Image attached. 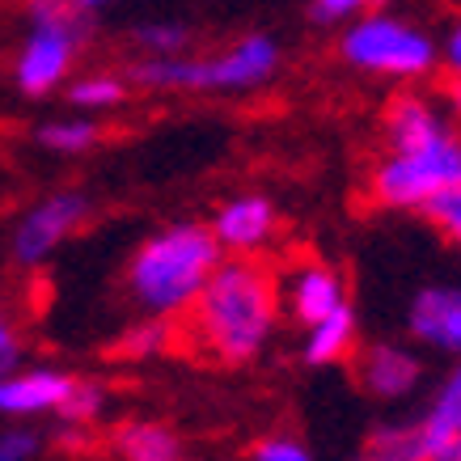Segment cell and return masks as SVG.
<instances>
[{"mask_svg": "<svg viewBox=\"0 0 461 461\" xmlns=\"http://www.w3.org/2000/svg\"><path fill=\"white\" fill-rule=\"evenodd\" d=\"M461 182V136L420 94H398L385 111V157L373 169L368 195L377 208L420 212Z\"/></svg>", "mask_w": 461, "mask_h": 461, "instance_id": "1", "label": "cell"}, {"mask_svg": "<svg viewBox=\"0 0 461 461\" xmlns=\"http://www.w3.org/2000/svg\"><path fill=\"white\" fill-rule=\"evenodd\" d=\"M182 318L212 360L250 364L280 321V280L250 254L221 258Z\"/></svg>", "mask_w": 461, "mask_h": 461, "instance_id": "2", "label": "cell"}, {"mask_svg": "<svg viewBox=\"0 0 461 461\" xmlns=\"http://www.w3.org/2000/svg\"><path fill=\"white\" fill-rule=\"evenodd\" d=\"M224 258L212 224L178 221L144 241L127 263V296L144 318H182L195 305L199 288L208 284L216 263Z\"/></svg>", "mask_w": 461, "mask_h": 461, "instance_id": "3", "label": "cell"}, {"mask_svg": "<svg viewBox=\"0 0 461 461\" xmlns=\"http://www.w3.org/2000/svg\"><path fill=\"white\" fill-rule=\"evenodd\" d=\"M280 72V42L271 34H241L216 56H140L127 68V85L178 89V94H246Z\"/></svg>", "mask_w": 461, "mask_h": 461, "instance_id": "4", "label": "cell"}, {"mask_svg": "<svg viewBox=\"0 0 461 461\" xmlns=\"http://www.w3.org/2000/svg\"><path fill=\"white\" fill-rule=\"evenodd\" d=\"M30 34L17 51L14 81L26 98H47L68 81L72 64L89 39V14L77 0H30Z\"/></svg>", "mask_w": 461, "mask_h": 461, "instance_id": "5", "label": "cell"}, {"mask_svg": "<svg viewBox=\"0 0 461 461\" xmlns=\"http://www.w3.org/2000/svg\"><path fill=\"white\" fill-rule=\"evenodd\" d=\"M339 56L351 68L373 72V77H398V81H415L436 68V42L411 22L368 9V17H351L343 39H339Z\"/></svg>", "mask_w": 461, "mask_h": 461, "instance_id": "6", "label": "cell"}, {"mask_svg": "<svg viewBox=\"0 0 461 461\" xmlns=\"http://www.w3.org/2000/svg\"><path fill=\"white\" fill-rule=\"evenodd\" d=\"M89 221V199L81 191H56L17 221L14 229V263L42 267L64 241Z\"/></svg>", "mask_w": 461, "mask_h": 461, "instance_id": "7", "label": "cell"}, {"mask_svg": "<svg viewBox=\"0 0 461 461\" xmlns=\"http://www.w3.org/2000/svg\"><path fill=\"white\" fill-rule=\"evenodd\" d=\"M406 330L415 343L461 360V284H428L406 305Z\"/></svg>", "mask_w": 461, "mask_h": 461, "instance_id": "8", "label": "cell"}, {"mask_svg": "<svg viewBox=\"0 0 461 461\" xmlns=\"http://www.w3.org/2000/svg\"><path fill=\"white\" fill-rule=\"evenodd\" d=\"M77 377L59 368H14L0 377V415L30 420V415H56L72 393Z\"/></svg>", "mask_w": 461, "mask_h": 461, "instance_id": "9", "label": "cell"}, {"mask_svg": "<svg viewBox=\"0 0 461 461\" xmlns=\"http://www.w3.org/2000/svg\"><path fill=\"white\" fill-rule=\"evenodd\" d=\"M356 377H360V385L373 393V398L398 402V398H406V393L420 385L423 364H420V356L411 348H402V343H368V348L360 351V360H356Z\"/></svg>", "mask_w": 461, "mask_h": 461, "instance_id": "10", "label": "cell"}, {"mask_svg": "<svg viewBox=\"0 0 461 461\" xmlns=\"http://www.w3.org/2000/svg\"><path fill=\"white\" fill-rule=\"evenodd\" d=\"M271 229H276V203L267 195H238L216 212L212 238L221 241L224 254H254L271 241Z\"/></svg>", "mask_w": 461, "mask_h": 461, "instance_id": "11", "label": "cell"}, {"mask_svg": "<svg viewBox=\"0 0 461 461\" xmlns=\"http://www.w3.org/2000/svg\"><path fill=\"white\" fill-rule=\"evenodd\" d=\"M420 432L423 461H461V360L432 393V402L420 420Z\"/></svg>", "mask_w": 461, "mask_h": 461, "instance_id": "12", "label": "cell"}, {"mask_svg": "<svg viewBox=\"0 0 461 461\" xmlns=\"http://www.w3.org/2000/svg\"><path fill=\"white\" fill-rule=\"evenodd\" d=\"M280 305H288L296 326H313L326 313H335L339 305H348V288H343V280H339L330 267L305 263L293 271L288 288L280 293Z\"/></svg>", "mask_w": 461, "mask_h": 461, "instance_id": "13", "label": "cell"}, {"mask_svg": "<svg viewBox=\"0 0 461 461\" xmlns=\"http://www.w3.org/2000/svg\"><path fill=\"white\" fill-rule=\"evenodd\" d=\"M356 339H360V326H356V309L339 305L335 313H326L321 321H313V326H305V348H301V356H305V364H313V368H326V364H339L348 360L351 351H356Z\"/></svg>", "mask_w": 461, "mask_h": 461, "instance_id": "14", "label": "cell"}, {"mask_svg": "<svg viewBox=\"0 0 461 461\" xmlns=\"http://www.w3.org/2000/svg\"><path fill=\"white\" fill-rule=\"evenodd\" d=\"M114 453L123 461H182V440L166 423L136 420L114 432Z\"/></svg>", "mask_w": 461, "mask_h": 461, "instance_id": "15", "label": "cell"}, {"mask_svg": "<svg viewBox=\"0 0 461 461\" xmlns=\"http://www.w3.org/2000/svg\"><path fill=\"white\" fill-rule=\"evenodd\" d=\"M364 457L368 461H423L420 420L415 423H381V428H373Z\"/></svg>", "mask_w": 461, "mask_h": 461, "instance_id": "16", "label": "cell"}, {"mask_svg": "<svg viewBox=\"0 0 461 461\" xmlns=\"http://www.w3.org/2000/svg\"><path fill=\"white\" fill-rule=\"evenodd\" d=\"M34 140H39L47 153L77 157L102 140V127L94 123V119H51V123H42L39 131H34Z\"/></svg>", "mask_w": 461, "mask_h": 461, "instance_id": "17", "label": "cell"}, {"mask_svg": "<svg viewBox=\"0 0 461 461\" xmlns=\"http://www.w3.org/2000/svg\"><path fill=\"white\" fill-rule=\"evenodd\" d=\"M68 102L81 106V111H111V106H123L127 102V77H114V72H89V77H77L68 85Z\"/></svg>", "mask_w": 461, "mask_h": 461, "instance_id": "18", "label": "cell"}, {"mask_svg": "<svg viewBox=\"0 0 461 461\" xmlns=\"http://www.w3.org/2000/svg\"><path fill=\"white\" fill-rule=\"evenodd\" d=\"M131 42L144 56H182L191 47V30L182 22H144L131 30Z\"/></svg>", "mask_w": 461, "mask_h": 461, "instance_id": "19", "label": "cell"}, {"mask_svg": "<svg viewBox=\"0 0 461 461\" xmlns=\"http://www.w3.org/2000/svg\"><path fill=\"white\" fill-rule=\"evenodd\" d=\"M420 216L432 224L436 233H445L453 246H461V182H453L448 191L432 195L428 203L420 208Z\"/></svg>", "mask_w": 461, "mask_h": 461, "instance_id": "20", "label": "cell"}, {"mask_svg": "<svg viewBox=\"0 0 461 461\" xmlns=\"http://www.w3.org/2000/svg\"><path fill=\"white\" fill-rule=\"evenodd\" d=\"M102 406H106V393H102V385L77 377V385H72V393L64 398V406H59L56 415L64 423H72V428H81V423H94V420H98Z\"/></svg>", "mask_w": 461, "mask_h": 461, "instance_id": "21", "label": "cell"}, {"mask_svg": "<svg viewBox=\"0 0 461 461\" xmlns=\"http://www.w3.org/2000/svg\"><path fill=\"white\" fill-rule=\"evenodd\" d=\"M169 339H174L169 318H144L140 326H131V330L123 335L119 351H123V356H153V351L169 348Z\"/></svg>", "mask_w": 461, "mask_h": 461, "instance_id": "22", "label": "cell"}, {"mask_svg": "<svg viewBox=\"0 0 461 461\" xmlns=\"http://www.w3.org/2000/svg\"><path fill=\"white\" fill-rule=\"evenodd\" d=\"M364 9H368V0H309V22L313 26H348Z\"/></svg>", "mask_w": 461, "mask_h": 461, "instance_id": "23", "label": "cell"}, {"mask_svg": "<svg viewBox=\"0 0 461 461\" xmlns=\"http://www.w3.org/2000/svg\"><path fill=\"white\" fill-rule=\"evenodd\" d=\"M250 461H313V453L296 436H263L250 448Z\"/></svg>", "mask_w": 461, "mask_h": 461, "instance_id": "24", "label": "cell"}, {"mask_svg": "<svg viewBox=\"0 0 461 461\" xmlns=\"http://www.w3.org/2000/svg\"><path fill=\"white\" fill-rule=\"evenodd\" d=\"M39 445L42 440L34 432H22V428H17V432H5L0 436V461H30L39 453Z\"/></svg>", "mask_w": 461, "mask_h": 461, "instance_id": "25", "label": "cell"}, {"mask_svg": "<svg viewBox=\"0 0 461 461\" xmlns=\"http://www.w3.org/2000/svg\"><path fill=\"white\" fill-rule=\"evenodd\" d=\"M17 364H22V339H17L14 321L0 318V377H5V373H14Z\"/></svg>", "mask_w": 461, "mask_h": 461, "instance_id": "26", "label": "cell"}, {"mask_svg": "<svg viewBox=\"0 0 461 461\" xmlns=\"http://www.w3.org/2000/svg\"><path fill=\"white\" fill-rule=\"evenodd\" d=\"M445 64H448V72L461 81V22L448 30V39H445Z\"/></svg>", "mask_w": 461, "mask_h": 461, "instance_id": "27", "label": "cell"}, {"mask_svg": "<svg viewBox=\"0 0 461 461\" xmlns=\"http://www.w3.org/2000/svg\"><path fill=\"white\" fill-rule=\"evenodd\" d=\"M77 5H81L85 14H94V9H102V5H111V0H77Z\"/></svg>", "mask_w": 461, "mask_h": 461, "instance_id": "28", "label": "cell"}, {"mask_svg": "<svg viewBox=\"0 0 461 461\" xmlns=\"http://www.w3.org/2000/svg\"><path fill=\"white\" fill-rule=\"evenodd\" d=\"M385 5H390V0H368V9H385Z\"/></svg>", "mask_w": 461, "mask_h": 461, "instance_id": "29", "label": "cell"}, {"mask_svg": "<svg viewBox=\"0 0 461 461\" xmlns=\"http://www.w3.org/2000/svg\"><path fill=\"white\" fill-rule=\"evenodd\" d=\"M360 461H368V457H360Z\"/></svg>", "mask_w": 461, "mask_h": 461, "instance_id": "30", "label": "cell"}]
</instances>
